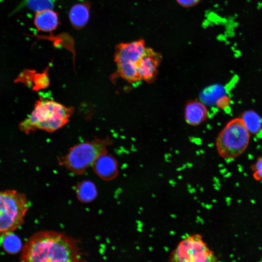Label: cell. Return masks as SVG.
I'll list each match as a JSON object with an SVG mask.
<instances>
[{"label":"cell","instance_id":"cell-1","mask_svg":"<svg viewBox=\"0 0 262 262\" xmlns=\"http://www.w3.org/2000/svg\"><path fill=\"white\" fill-rule=\"evenodd\" d=\"M77 241L65 233L43 230L33 233L21 248L19 262H81Z\"/></svg>","mask_w":262,"mask_h":262},{"label":"cell","instance_id":"cell-2","mask_svg":"<svg viewBox=\"0 0 262 262\" xmlns=\"http://www.w3.org/2000/svg\"><path fill=\"white\" fill-rule=\"evenodd\" d=\"M72 107H66L53 100L40 99L36 101L34 109L20 128L26 133L37 129L54 132L69 121L73 113Z\"/></svg>","mask_w":262,"mask_h":262},{"label":"cell","instance_id":"cell-3","mask_svg":"<svg viewBox=\"0 0 262 262\" xmlns=\"http://www.w3.org/2000/svg\"><path fill=\"white\" fill-rule=\"evenodd\" d=\"M111 143V140L106 137L77 144L59 159V163L71 172L82 174L99 156L107 153Z\"/></svg>","mask_w":262,"mask_h":262},{"label":"cell","instance_id":"cell-4","mask_svg":"<svg viewBox=\"0 0 262 262\" xmlns=\"http://www.w3.org/2000/svg\"><path fill=\"white\" fill-rule=\"evenodd\" d=\"M29 207L25 194L15 190L0 191V237L23 224Z\"/></svg>","mask_w":262,"mask_h":262},{"label":"cell","instance_id":"cell-5","mask_svg":"<svg viewBox=\"0 0 262 262\" xmlns=\"http://www.w3.org/2000/svg\"><path fill=\"white\" fill-rule=\"evenodd\" d=\"M250 138V133L241 118H234L226 124L217 137V152L224 159H234L246 150Z\"/></svg>","mask_w":262,"mask_h":262},{"label":"cell","instance_id":"cell-6","mask_svg":"<svg viewBox=\"0 0 262 262\" xmlns=\"http://www.w3.org/2000/svg\"><path fill=\"white\" fill-rule=\"evenodd\" d=\"M146 48L142 39L116 46L115 62L118 74L126 81L132 83L140 81L137 72L138 63Z\"/></svg>","mask_w":262,"mask_h":262},{"label":"cell","instance_id":"cell-7","mask_svg":"<svg viewBox=\"0 0 262 262\" xmlns=\"http://www.w3.org/2000/svg\"><path fill=\"white\" fill-rule=\"evenodd\" d=\"M169 262H217V259L202 236L194 234L179 242L169 255Z\"/></svg>","mask_w":262,"mask_h":262},{"label":"cell","instance_id":"cell-8","mask_svg":"<svg viewBox=\"0 0 262 262\" xmlns=\"http://www.w3.org/2000/svg\"><path fill=\"white\" fill-rule=\"evenodd\" d=\"M162 59L160 53L151 48H146L138 63L137 72L140 81L151 83L155 80Z\"/></svg>","mask_w":262,"mask_h":262},{"label":"cell","instance_id":"cell-9","mask_svg":"<svg viewBox=\"0 0 262 262\" xmlns=\"http://www.w3.org/2000/svg\"><path fill=\"white\" fill-rule=\"evenodd\" d=\"M93 166L95 173L104 180L114 179L118 174L117 162L107 153L99 156L94 162Z\"/></svg>","mask_w":262,"mask_h":262},{"label":"cell","instance_id":"cell-10","mask_svg":"<svg viewBox=\"0 0 262 262\" xmlns=\"http://www.w3.org/2000/svg\"><path fill=\"white\" fill-rule=\"evenodd\" d=\"M207 117V109L200 101L192 100L186 104L184 118L187 124L192 126L199 125L205 121Z\"/></svg>","mask_w":262,"mask_h":262},{"label":"cell","instance_id":"cell-11","mask_svg":"<svg viewBox=\"0 0 262 262\" xmlns=\"http://www.w3.org/2000/svg\"><path fill=\"white\" fill-rule=\"evenodd\" d=\"M36 29L43 32L55 30L60 24L58 14L52 9H47L36 13L33 20Z\"/></svg>","mask_w":262,"mask_h":262},{"label":"cell","instance_id":"cell-12","mask_svg":"<svg viewBox=\"0 0 262 262\" xmlns=\"http://www.w3.org/2000/svg\"><path fill=\"white\" fill-rule=\"evenodd\" d=\"M90 4L88 1L78 3L72 6L68 13L70 22L75 29L81 30L88 23Z\"/></svg>","mask_w":262,"mask_h":262},{"label":"cell","instance_id":"cell-13","mask_svg":"<svg viewBox=\"0 0 262 262\" xmlns=\"http://www.w3.org/2000/svg\"><path fill=\"white\" fill-rule=\"evenodd\" d=\"M246 128L250 134H257L262 128V118L253 110L243 112L240 117Z\"/></svg>","mask_w":262,"mask_h":262},{"label":"cell","instance_id":"cell-14","mask_svg":"<svg viewBox=\"0 0 262 262\" xmlns=\"http://www.w3.org/2000/svg\"><path fill=\"white\" fill-rule=\"evenodd\" d=\"M12 233L3 236L2 245L7 252L14 254L20 249L21 243L18 237Z\"/></svg>","mask_w":262,"mask_h":262},{"label":"cell","instance_id":"cell-15","mask_svg":"<svg viewBox=\"0 0 262 262\" xmlns=\"http://www.w3.org/2000/svg\"><path fill=\"white\" fill-rule=\"evenodd\" d=\"M56 0H25L24 4L33 11L38 12L52 9Z\"/></svg>","mask_w":262,"mask_h":262},{"label":"cell","instance_id":"cell-16","mask_svg":"<svg viewBox=\"0 0 262 262\" xmlns=\"http://www.w3.org/2000/svg\"><path fill=\"white\" fill-rule=\"evenodd\" d=\"M78 196L83 201L91 200L95 196V186L90 182H85L80 186L78 190Z\"/></svg>","mask_w":262,"mask_h":262},{"label":"cell","instance_id":"cell-17","mask_svg":"<svg viewBox=\"0 0 262 262\" xmlns=\"http://www.w3.org/2000/svg\"><path fill=\"white\" fill-rule=\"evenodd\" d=\"M253 179L257 181H262V155L258 157L250 166Z\"/></svg>","mask_w":262,"mask_h":262},{"label":"cell","instance_id":"cell-18","mask_svg":"<svg viewBox=\"0 0 262 262\" xmlns=\"http://www.w3.org/2000/svg\"><path fill=\"white\" fill-rule=\"evenodd\" d=\"M177 3L183 7L189 8L195 6L200 0H176Z\"/></svg>","mask_w":262,"mask_h":262}]
</instances>
